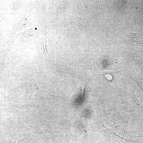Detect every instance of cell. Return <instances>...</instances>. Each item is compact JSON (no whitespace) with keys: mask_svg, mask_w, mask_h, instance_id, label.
Returning a JSON list of instances; mask_svg holds the SVG:
<instances>
[{"mask_svg":"<svg viewBox=\"0 0 143 143\" xmlns=\"http://www.w3.org/2000/svg\"><path fill=\"white\" fill-rule=\"evenodd\" d=\"M138 119L142 122L143 126V114L139 111H137Z\"/></svg>","mask_w":143,"mask_h":143,"instance_id":"cell-2","label":"cell"},{"mask_svg":"<svg viewBox=\"0 0 143 143\" xmlns=\"http://www.w3.org/2000/svg\"><path fill=\"white\" fill-rule=\"evenodd\" d=\"M112 112L114 115L116 116L118 120H121L123 119V117L122 115L118 111L114 110Z\"/></svg>","mask_w":143,"mask_h":143,"instance_id":"cell-1","label":"cell"},{"mask_svg":"<svg viewBox=\"0 0 143 143\" xmlns=\"http://www.w3.org/2000/svg\"><path fill=\"white\" fill-rule=\"evenodd\" d=\"M80 25L82 26H86L87 24V20L84 19H82L79 21Z\"/></svg>","mask_w":143,"mask_h":143,"instance_id":"cell-3","label":"cell"},{"mask_svg":"<svg viewBox=\"0 0 143 143\" xmlns=\"http://www.w3.org/2000/svg\"><path fill=\"white\" fill-rule=\"evenodd\" d=\"M113 140H109V143H120L119 142L118 140H114L113 139Z\"/></svg>","mask_w":143,"mask_h":143,"instance_id":"cell-4","label":"cell"}]
</instances>
